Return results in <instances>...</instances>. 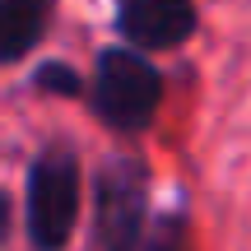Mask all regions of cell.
Here are the masks:
<instances>
[{
	"instance_id": "3957f363",
	"label": "cell",
	"mask_w": 251,
	"mask_h": 251,
	"mask_svg": "<svg viewBox=\"0 0 251 251\" xmlns=\"http://www.w3.org/2000/svg\"><path fill=\"white\" fill-rule=\"evenodd\" d=\"M149 228V163L107 153L89 181V251H144Z\"/></svg>"
},
{
	"instance_id": "52a82bcc",
	"label": "cell",
	"mask_w": 251,
	"mask_h": 251,
	"mask_svg": "<svg viewBox=\"0 0 251 251\" xmlns=\"http://www.w3.org/2000/svg\"><path fill=\"white\" fill-rule=\"evenodd\" d=\"M144 251H191V214H186V205H168V209L153 214Z\"/></svg>"
},
{
	"instance_id": "ba28073f",
	"label": "cell",
	"mask_w": 251,
	"mask_h": 251,
	"mask_svg": "<svg viewBox=\"0 0 251 251\" xmlns=\"http://www.w3.org/2000/svg\"><path fill=\"white\" fill-rule=\"evenodd\" d=\"M9 233H14V200H9V191L0 186V247L9 242Z\"/></svg>"
},
{
	"instance_id": "8992f818",
	"label": "cell",
	"mask_w": 251,
	"mask_h": 251,
	"mask_svg": "<svg viewBox=\"0 0 251 251\" xmlns=\"http://www.w3.org/2000/svg\"><path fill=\"white\" fill-rule=\"evenodd\" d=\"M28 89L33 93H47V98H89V75L79 70V65L70 61H42L33 65V75H28Z\"/></svg>"
},
{
	"instance_id": "277c9868",
	"label": "cell",
	"mask_w": 251,
	"mask_h": 251,
	"mask_svg": "<svg viewBox=\"0 0 251 251\" xmlns=\"http://www.w3.org/2000/svg\"><path fill=\"white\" fill-rule=\"evenodd\" d=\"M112 24L121 42L135 51H177L196 37L200 5L196 0H117Z\"/></svg>"
},
{
	"instance_id": "6da1fadb",
	"label": "cell",
	"mask_w": 251,
	"mask_h": 251,
	"mask_svg": "<svg viewBox=\"0 0 251 251\" xmlns=\"http://www.w3.org/2000/svg\"><path fill=\"white\" fill-rule=\"evenodd\" d=\"M84 209V168L70 140H47L24 172V233L33 251H65Z\"/></svg>"
},
{
	"instance_id": "5b68a950",
	"label": "cell",
	"mask_w": 251,
	"mask_h": 251,
	"mask_svg": "<svg viewBox=\"0 0 251 251\" xmlns=\"http://www.w3.org/2000/svg\"><path fill=\"white\" fill-rule=\"evenodd\" d=\"M56 24V0H0V65H19Z\"/></svg>"
},
{
	"instance_id": "7a4b0ae2",
	"label": "cell",
	"mask_w": 251,
	"mask_h": 251,
	"mask_svg": "<svg viewBox=\"0 0 251 251\" xmlns=\"http://www.w3.org/2000/svg\"><path fill=\"white\" fill-rule=\"evenodd\" d=\"M163 89H168L163 84V70L149 56L126 47V42H112V47H102L93 56L84 107L107 126L112 135H144L158 121Z\"/></svg>"
}]
</instances>
